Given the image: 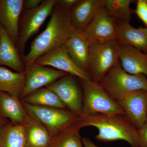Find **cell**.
Masks as SVG:
<instances>
[{"mask_svg": "<svg viewBox=\"0 0 147 147\" xmlns=\"http://www.w3.org/2000/svg\"><path fill=\"white\" fill-rule=\"evenodd\" d=\"M73 30L69 11L56 3L46 28L34 40L30 51L23 59L25 67L42 55L65 44Z\"/></svg>", "mask_w": 147, "mask_h": 147, "instance_id": "6da1fadb", "label": "cell"}, {"mask_svg": "<svg viewBox=\"0 0 147 147\" xmlns=\"http://www.w3.org/2000/svg\"><path fill=\"white\" fill-rule=\"evenodd\" d=\"M76 123L80 128L93 127L98 132L95 139L110 142L122 140L131 147H139V130L125 115L96 114L78 117Z\"/></svg>", "mask_w": 147, "mask_h": 147, "instance_id": "7a4b0ae2", "label": "cell"}, {"mask_svg": "<svg viewBox=\"0 0 147 147\" xmlns=\"http://www.w3.org/2000/svg\"><path fill=\"white\" fill-rule=\"evenodd\" d=\"M99 83L117 102L131 92L147 91L146 76L127 73L119 61Z\"/></svg>", "mask_w": 147, "mask_h": 147, "instance_id": "3957f363", "label": "cell"}, {"mask_svg": "<svg viewBox=\"0 0 147 147\" xmlns=\"http://www.w3.org/2000/svg\"><path fill=\"white\" fill-rule=\"evenodd\" d=\"M81 83L83 94V113L81 116L96 114L125 115L117 101L99 83L92 80H81Z\"/></svg>", "mask_w": 147, "mask_h": 147, "instance_id": "277c9868", "label": "cell"}, {"mask_svg": "<svg viewBox=\"0 0 147 147\" xmlns=\"http://www.w3.org/2000/svg\"><path fill=\"white\" fill-rule=\"evenodd\" d=\"M119 44L114 40L105 43H90V74L92 80L99 83L119 61Z\"/></svg>", "mask_w": 147, "mask_h": 147, "instance_id": "5b68a950", "label": "cell"}, {"mask_svg": "<svg viewBox=\"0 0 147 147\" xmlns=\"http://www.w3.org/2000/svg\"><path fill=\"white\" fill-rule=\"evenodd\" d=\"M56 3L57 0L43 1L36 8L24 11L16 44L22 60L25 56L24 50L28 40L38 31L47 17L51 15Z\"/></svg>", "mask_w": 147, "mask_h": 147, "instance_id": "8992f818", "label": "cell"}, {"mask_svg": "<svg viewBox=\"0 0 147 147\" xmlns=\"http://www.w3.org/2000/svg\"><path fill=\"white\" fill-rule=\"evenodd\" d=\"M21 101L27 113L47 128L51 137L74 123L78 117L65 109L35 106Z\"/></svg>", "mask_w": 147, "mask_h": 147, "instance_id": "52a82bcc", "label": "cell"}, {"mask_svg": "<svg viewBox=\"0 0 147 147\" xmlns=\"http://www.w3.org/2000/svg\"><path fill=\"white\" fill-rule=\"evenodd\" d=\"M73 76L67 74L46 87L58 96L69 111L80 117L83 113V91Z\"/></svg>", "mask_w": 147, "mask_h": 147, "instance_id": "ba28073f", "label": "cell"}, {"mask_svg": "<svg viewBox=\"0 0 147 147\" xmlns=\"http://www.w3.org/2000/svg\"><path fill=\"white\" fill-rule=\"evenodd\" d=\"M25 74V86L19 98L21 100L32 93L53 84L68 74L34 63L26 67Z\"/></svg>", "mask_w": 147, "mask_h": 147, "instance_id": "9c48e42d", "label": "cell"}, {"mask_svg": "<svg viewBox=\"0 0 147 147\" xmlns=\"http://www.w3.org/2000/svg\"><path fill=\"white\" fill-rule=\"evenodd\" d=\"M34 63L44 66L52 67L56 69L78 77L81 80H92L89 73L79 67L71 59L65 44L44 54Z\"/></svg>", "mask_w": 147, "mask_h": 147, "instance_id": "30bf717a", "label": "cell"}, {"mask_svg": "<svg viewBox=\"0 0 147 147\" xmlns=\"http://www.w3.org/2000/svg\"><path fill=\"white\" fill-rule=\"evenodd\" d=\"M83 32L90 43H102L116 40L117 22L102 6Z\"/></svg>", "mask_w": 147, "mask_h": 147, "instance_id": "8fae6325", "label": "cell"}, {"mask_svg": "<svg viewBox=\"0 0 147 147\" xmlns=\"http://www.w3.org/2000/svg\"><path fill=\"white\" fill-rule=\"evenodd\" d=\"M125 115L138 129L147 121V91L131 92L117 102Z\"/></svg>", "mask_w": 147, "mask_h": 147, "instance_id": "7c38bea8", "label": "cell"}, {"mask_svg": "<svg viewBox=\"0 0 147 147\" xmlns=\"http://www.w3.org/2000/svg\"><path fill=\"white\" fill-rule=\"evenodd\" d=\"M24 0H0V25L15 44L19 34V21L24 8Z\"/></svg>", "mask_w": 147, "mask_h": 147, "instance_id": "4fadbf2b", "label": "cell"}, {"mask_svg": "<svg viewBox=\"0 0 147 147\" xmlns=\"http://www.w3.org/2000/svg\"><path fill=\"white\" fill-rule=\"evenodd\" d=\"M67 53L79 67L90 74V42L82 31L74 28L65 43Z\"/></svg>", "mask_w": 147, "mask_h": 147, "instance_id": "5bb4252c", "label": "cell"}, {"mask_svg": "<svg viewBox=\"0 0 147 147\" xmlns=\"http://www.w3.org/2000/svg\"><path fill=\"white\" fill-rule=\"evenodd\" d=\"M119 59L127 73L143 74L147 78V53L130 45H119Z\"/></svg>", "mask_w": 147, "mask_h": 147, "instance_id": "9a60e30c", "label": "cell"}, {"mask_svg": "<svg viewBox=\"0 0 147 147\" xmlns=\"http://www.w3.org/2000/svg\"><path fill=\"white\" fill-rule=\"evenodd\" d=\"M101 7V0H79L69 11L74 28L84 31Z\"/></svg>", "mask_w": 147, "mask_h": 147, "instance_id": "2e32d148", "label": "cell"}, {"mask_svg": "<svg viewBox=\"0 0 147 147\" xmlns=\"http://www.w3.org/2000/svg\"><path fill=\"white\" fill-rule=\"evenodd\" d=\"M116 40L119 45H130L147 53V27L136 28L129 23L117 22Z\"/></svg>", "mask_w": 147, "mask_h": 147, "instance_id": "e0dca14e", "label": "cell"}, {"mask_svg": "<svg viewBox=\"0 0 147 147\" xmlns=\"http://www.w3.org/2000/svg\"><path fill=\"white\" fill-rule=\"evenodd\" d=\"M8 67L16 72H25V65L15 44L0 25V66Z\"/></svg>", "mask_w": 147, "mask_h": 147, "instance_id": "ac0fdd59", "label": "cell"}, {"mask_svg": "<svg viewBox=\"0 0 147 147\" xmlns=\"http://www.w3.org/2000/svg\"><path fill=\"white\" fill-rule=\"evenodd\" d=\"M24 125L26 139V147H49L51 136L47 128L38 120L28 113Z\"/></svg>", "mask_w": 147, "mask_h": 147, "instance_id": "d6986e66", "label": "cell"}, {"mask_svg": "<svg viewBox=\"0 0 147 147\" xmlns=\"http://www.w3.org/2000/svg\"><path fill=\"white\" fill-rule=\"evenodd\" d=\"M28 114L19 98L0 91V116L24 125Z\"/></svg>", "mask_w": 147, "mask_h": 147, "instance_id": "ffe728a7", "label": "cell"}, {"mask_svg": "<svg viewBox=\"0 0 147 147\" xmlns=\"http://www.w3.org/2000/svg\"><path fill=\"white\" fill-rule=\"evenodd\" d=\"M25 82V72H14L0 66V91L19 98Z\"/></svg>", "mask_w": 147, "mask_h": 147, "instance_id": "44dd1931", "label": "cell"}, {"mask_svg": "<svg viewBox=\"0 0 147 147\" xmlns=\"http://www.w3.org/2000/svg\"><path fill=\"white\" fill-rule=\"evenodd\" d=\"M26 131L23 125L11 122L0 130V147H26Z\"/></svg>", "mask_w": 147, "mask_h": 147, "instance_id": "7402d4cb", "label": "cell"}, {"mask_svg": "<svg viewBox=\"0 0 147 147\" xmlns=\"http://www.w3.org/2000/svg\"><path fill=\"white\" fill-rule=\"evenodd\" d=\"M21 101L35 106H44L65 109V105L57 95L46 87L36 91L27 96Z\"/></svg>", "mask_w": 147, "mask_h": 147, "instance_id": "603a6c76", "label": "cell"}, {"mask_svg": "<svg viewBox=\"0 0 147 147\" xmlns=\"http://www.w3.org/2000/svg\"><path fill=\"white\" fill-rule=\"evenodd\" d=\"M132 0H101V4L107 13L117 22L129 23L132 19L130 5Z\"/></svg>", "mask_w": 147, "mask_h": 147, "instance_id": "cb8c5ba5", "label": "cell"}, {"mask_svg": "<svg viewBox=\"0 0 147 147\" xmlns=\"http://www.w3.org/2000/svg\"><path fill=\"white\" fill-rule=\"evenodd\" d=\"M76 122L51 137L49 147H84L81 128Z\"/></svg>", "mask_w": 147, "mask_h": 147, "instance_id": "d4e9b609", "label": "cell"}, {"mask_svg": "<svg viewBox=\"0 0 147 147\" xmlns=\"http://www.w3.org/2000/svg\"><path fill=\"white\" fill-rule=\"evenodd\" d=\"M134 13L147 27V0H138Z\"/></svg>", "mask_w": 147, "mask_h": 147, "instance_id": "484cf974", "label": "cell"}, {"mask_svg": "<svg viewBox=\"0 0 147 147\" xmlns=\"http://www.w3.org/2000/svg\"><path fill=\"white\" fill-rule=\"evenodd\" d=\"M139 130V147H147V121Z\"/></svg>", "mask_w": 147, "mask_h": 147, "instance_id": "4316f807", "label": "cell"}, {"mask_svg": "<svg viewBox=\"0 0 147 147\" xmlns=\"http://www.w3.org/2000/svg\"><path fill=\"white\" fill-rule=\"evenodd\" d=\"M79 1V0H57V4L64 9L70 11Z\"/></svg>", "mask_w": 147, "mask_h": 147, "instance_id": "83f0119b", "label": "cell"}, {"mask_svg": "<svg viewBox=\"0 0 147 147\" xmlns=\"http://www.w3.org/2000/svg\"><path fill=\"white\" fill-rule=\"evenodd\" d=\"M42 0H26L24 1V8L27 10L33 9L39 6L42 3Z\"/></svg>", "mask_w": 147, "mask_h": 147, "instance_id": "f1b7e54d", "label": "cell"}, {"mask_svg": "<svg viewBox=\"0 0 147 147\" xmlns=\"http://www.w3.org/2000/svg\"><path fill=\"white\" fill-rule=\"evenodd\" d=\"M82 140L84 147H99L95 144L88 137H82Z\"/></svg>", "mask_w": 147, "mask_h": 147, "instance_id": "f546056e", "label": "cell"}, {"mask_svg": "<svg viewBox=\"0 0 147 147\" xmlns=\"http://www.w3.org/2000/svg\"><path fill=\"white\" fill-rule=\"evenodd\" d=\"M6 124L5 121L1 117H0V130L3 128V127Z\"/></svg>", "mask_w": 147, "mask_h": 147, "instance_id": "4dcf8cb0", "label": "cell"}]
</instances>
